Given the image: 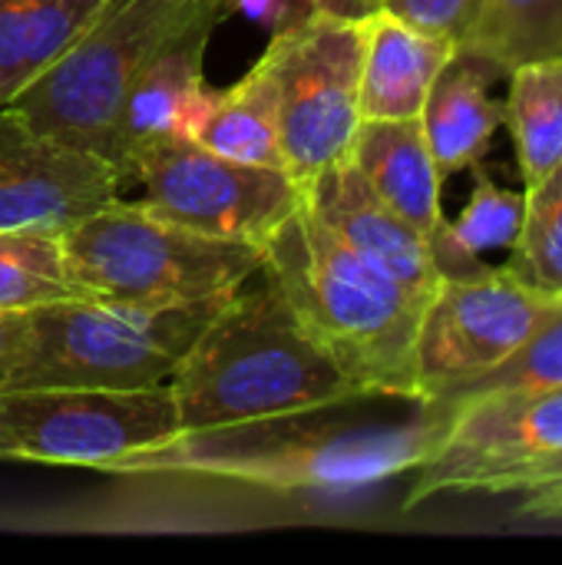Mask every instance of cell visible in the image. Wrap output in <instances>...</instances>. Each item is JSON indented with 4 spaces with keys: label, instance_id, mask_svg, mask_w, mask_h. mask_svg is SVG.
Returning <instances> with one entry per match:
<instances>
[{
    "label": "cell",
    "instance_id": "6da1fadb",
    "mask_svg": "<svg viewBox=\"0 0 562 565\" xmlns=\"http://www.w3.org/2000/svg\"><path fill=\"white\" fill-rule=\"evenodd\" d=\"M179 437H205L364 401L344 371L301 331L278 285L255 271L238 285L169 377Z\"/></svg>",
    "mask_w": 562,
    "mask_h": 565
},
{
    "label": "cell",
    "instance_id": "7a4b0ae2",
    "mask_svg": "<svg viewBox=\"0 0 562 565\" xmlns=\"http://www.w3.org/2000/svg\"><path fill=\"white\" fill-rule=\"evenodd\" d=\"M265 275L301 331L361 397L421 404L417 331L424 301L351 252L301 202L265 245Z\"/></svg>",
    "mask_w": 562,
    "mask_h": 565
},
{
    "label": "cell",
    "instance_id": "3957f363",
    "mask_svg": "<svg viewBox=\"0 0 562 565\" xmlns=\"http://www.w3.org/2000/svg\"><path fill=\"white\" fill-rule=\"evenodd\" d=\"M450 411L417 404V417L358 434H265V427L179 437L136 454L109 473L209 477L275 493H348L414 473L441 444Z\"/></svg>",
    "mask_w": 562,
    "mask_h": 565
},
{
    "label": "cell",
    "instance_id": "277c9868",
    "mask_svg": "<svg viewBox=\"0 0 562 565\" xmlns=\"http://www.w3.org/2000/svg\"><path fill=\"white\" fill-rule=\"evenodd\" d=\"M229 13V0H106L66 53L7 106L33 129L109 162L116 116L136 79L185 36L215 33Z\"/></svg>",
    "mask_w": 562,
    "mask_h": 565
},
{
    "label": "cell",
    "instance_id": "5b68a950",
    "mask_svg": "<svg viewBox=\"0 0 562 565\" xmlns=\"http://www.w3.org/2000/svg\"><path fill=\"white\" fill-rule=\"evenodd\" d=\"M63 248L86 298L139 308L225 298L265 262V248L192 232L142 199L79 218L63 232Z\"/></svg>",
    "mask_w": 562,
    "mask_h": 565
},
{
    "label": "cell",
    "instance_id": "8992f818",
    "mask_svg": "<svg viewBox=\"0 0 562 565\" xmlns=\"http://www.w3.org/2000/svg\"><path fill=\"white\" fill-rule=\"evenodd\" d=\"M222 301L139 308L73 298L33 308L23 315V341L7 387L166 384Z\"/></svg>",
    "mask_w": 562,
    "mask_h": 565
},
{
    "label": "cell",
    "instance_id": "52a82bcc",
    "mask_svg": "<svg viewBox=\"0 0 562 565\" xmlns=\"http://www.w3.org/2000/svg\"><path fill=\"white\" fill-rule=\"evenodd\" d=\"M444 407L447 430L414 470L404 510L437 497H507L520 516L562 520V391Z\"/></svg>",
    "mask_w": 562,
    "mask_h": 565
},
{
    "label": "cell",
    "instance_id": "ba28073f",
    "mask_svg": "<svg viewBox=\"0 0 562 565\" xmlns=\"http://www.w3.org/2000/svg\"><path fill=\"white\" fill-rule=\"evenodd\" d=\"M169 381L152 387H7L0 391V460L50 467L116 463L179 440Z\"/></svg>",
    "mask_w": 562,
    "mask_h": 565
},
{
    "label": "cell",
    "instance_id": "9c48e42d",
    "mask_svg": "<svg viewBox=\"0 0 562 565\" xmlns=\"http://www.w3.org/2000/svg\"><path fill=\"white\" fill-rule=\"evenodd\" d=\"M364 20L305 10L272 30L258 63L268 70L278 103V129L288 172L298 182L348 159L361 126Z\"/></svg>",
    "mask_w": 562,
    "mask_h": 565
},
{
    "label": "cell",
    "instance_id": "30bf717a",
    "mask_svg": "<svg viewBox=\"0 0 562 565\" xmlns=\"http://www.w3.org/2000/svg\"><path fill=\"white\" fill-rule=\"evenodd\" d=\"M129 179L142 185L146 205L185 228L258 248L305 202V182L288 169L238 162L195 139H166L146 149Z\"/></svg>",
    "mask_w": 562,
    "mask_h": 565
},
{
    "label": "cell",
    "instance_id": "8fae6325",
    "mask_svg": "<svg viewBox=\"0 0 562 565\" xmlns=\"http://www.w3.org/2000/svg\"><path fill=\"white\" fill-rule=\"evenodd\" d=\"M560 305L562 295L537 291L507 268L441 278L417 331L421 404L444 401L507 361Z\"/></svg>",
    "mask_w": 562,
    "mask_h": 565
},
{
    "label": "cell",
    "instance_id": "7c38bea8",
    "mask_svg": "<svg viewBox=\"0 0 562 565\" xmlns=\"http://www.w3.org/2000/svg\"><path fill=\"white\" fill-rule=\"evenodd\" d=\"M119 172L96 152L33 129L0 106V232H66L119 199Z\"/></svg>",
    "mask_w": 562,
    "mask_h": 565
},
{
    "label": "cell",
    "instance_id": "4fadbf2b",
    "mask_svg": "<svg viewBox=\"0 0 562 565\" xmlns=\"http://www.w3.org/2000/svg\"><path fill=\"white\" fill-rule=\"evenodd\" d=\"M305 205L368 265L394 278L424 305L441 285L431 242L407 225L358 172L351 159L305 182Z\"/></svg>",
    "mask_w": 562,
    "mask_h": 565
},
{
    "label": "cell",
    "instance_id": "5bb4252c",
    "mask_svg": "<svg viewBox=\"0 0 562 565\" xmlns=\"http://www.w3.org/2000/svg\"><path fill=\"white\" fill-rule=\"evenodd\" d=\"M209 40L212 33H192L169 46L126 93L109 142V162L123 182L132 175V166L146 149L166 139L195 136V126L212 96L202 76Z\"/></svg>",
    "mask_w": 562,
    "mask_h": 565
},
{
    "label": "cell",
    "instance_id": "9a60e30c",
    "mask_svg": "<svg viewBox=\"0 0 562 565\" xmlns=\"http://www.w3.org/2000/svg\"><path fill=\"white\" fill-rule=\"evenodd\" d=\"M457 43L378 7L364 17L361 119H414Z\"/></svg>",
    "mask_w": 562,
    "mask_h": 565
},
{
    "label": "cell",
    "instance_id": "2e32d148",
    "mask_svg": "<svg viewBox=\"0 0 562 565\" xmlns=\"http://www.w3.org/2000/svg\"><path fill=\"white\" fill-rule=\"evenodd\" d=\"M348 159L368 185L427 242L447 225L441 205V172L431 156L424 122L414 119H361Z\"/></svg>",
    "mask_w": 562,
    "mask_h": 565
},
{
    "label": "cell",
    "instance_id": "e0dca14e",
    "mask_svg": "<svg viewBox=\"0 0 562 565\" xmlns=\"http://www.w3.org/2000/svg\"><path fill=\"white\" fill-rule=\"evenodd\" d=\"M497 70L464 50L441 70L424 103L421 122L441 179L480 166L503 126V103L490 96Z\"/></svg>",
    "mask_w": 562,
    "mask_h": 565
},
{
    "label": "cell",
    "instance_id": "ac0fdd59",
    "mask_svg": "<svg viewBox=\"0 0 562 565\" xmlns=\"http://www.w3.org/2000/svg\"><path fill=\"white\" fill-rule=\"evenodd\" d=\"M106 0H0V106L13 103L96 20Z\"/></svg>",
    "mask_w": 562,
    "mask_h": 565
},
{
    "label": "cell",
    "instance_id": "d6986e66",
    "mask_svg": "<svg viewBox=\"0 0 562 565\" xmlns=\"http://www.w3.org/2000/svg\"><path fill=\"white\" fill-rule=\"evenodd\" d=\"M192 139L238 162L288 169L268 70L255 63L235 86H229L225 93H212Z\"/></svg>",
    "mask_w": 562,
    "mask_h": 565
},
{
    "label": "cell",
    "instance_id": "ffe728a7",
    "mask_svg": "<svg viewBox=\"0 0 562 565\" xmlns=\"http://www.w3.org/2000/svg\"><path fill=\"white\" fill-rule=\"evenodd\" d=\"M470 172H474L470 202L454 222H447L431 238V255L441 278L487 275L490 265H484L480 258L487 252H510L520 238L523 205H527L523 192L494 182L480 166H474Z\"/></svg>",
    "mask_w": 562,
    "mask_h": 565
},
{
    "label": "cell",
    "instance_id": "44dd1931",
    "mask_svg": "<svg viewBox=\"0 0 562 565\" xmlns=\"http://www.w3.org/2000/svg\"><path fill=\"white\" fill-rule=\"evenodd\" d=\"M460 50L490 63L497 76L562 60V0H480Z\"/></svg>",
    "mask_w": 562,
    "mask_h": 565
},
{
    "label": "cell",
    "instance_id": "7402d4cb",
    "mask_svg": "<svg viewBox=\"0 0 562 565\" xmlns=\"http://www.w3.org/2000/svg\"><path fill=\"white\" fill-rule=\"evenodd\" d=\"M503 126L513 136L523 182H537L562 162V60H540L510 73Z\"/></svg>",
    "mask_w": 562,
    "mask_h": 565
},
{
    "label": "cell",
    "instance_id": "603a6c76",
    "mask_svg": "<svg viewBox=\"0 0 562 565\" xmlns=\"http://www.w3.org/2000/svg\"><path fill=\"white\" fill-rule=\"evenodd\" d=\"M86 298L73 278L63 232L3 228L0 232V311L26 315L53 301Z\"/></svg>",
    "mask_w": 562,
    "mask_h": 565
},
{
    "label": "cell",
    "instance_id": "cb8c5ba5",
    "mask_svg": "<svg viewBox=\"0 0 562 565\" xmlns=\"http://www.w3.org/2000/svg\"><path fill=\"white\" fill-rule=\"evenodd\" d=\"M523 225L503 265L517 281L562 295V162L523 189Z\"/></svg>",
    "mask_w": 562,
    "mask_h": 565
},
{
    "label": "cell",
    "instance_id": "d4e9b609",
    "mask_svg": "<svg viewBox=\"0 0 562 565\" xmlns=\"http://www.w3.org/2000/svg\"><path fill=\"white\" fill-rule=\"evenodd\" d=\"M543 391H562V305L507 361L431 404H464L477 397H517Z\"/></svg>",
    "mask_w": 562,
    "mask_h": 565
},
{
    "label": "cell",
    "instance_id": "484cf974",
    "mask_svg": "<svg viewBox=\"0 0 562 565\" xmlns=\"http://www.w3.org/2000/svg\"><path fill=\"white\" fill-rule=\"evenodd\" d=\"M381 7L421 30L454 40L460 50V43L467 40V33L474 26L480 0H381Z\"/></svg>",
    "mask_w": 562,
    "mask_h": 565
},
{
    "label": "cell",
    "instance_id": "4316f807",
    "mask_svg": "<svg viewBox=\"0 0 562 565\" xmlns=\"http://www.w3.org/2000/svg\"><path fill=\"white\" fill-rule=\"evenodd\" d=\"M229 3H232V10H238L272 30H278V26L291 23L295 17H301L305 10H311V0H229Z\"/></svg>",
    "mask_w": 562,
    "mask_h": 565
},
{
    "label": "cell",
    "instance_id": "83f0119b",
    "mask_svg": "<svg viewBox=\"0 0 562 565\" xmlns=\"http://www.w3.org/2000/svg\"><path fill=\"white\" fill-rule=\"evenodd\" d=\"M20 341H23V315L0 311V391L10 381V371L20 354Z\"/></svg>",
    "mask_w": 562,
    "mask_h": 565
},
{
    "label": "cell",
    "instance_id": "f1b7e54d",
    "mask_svg": "<svg viewBox=\"0 0 562 565\" xmlns=\"http://www.w3.org/2000/svg\"><path fill=\"white\" fill-rule=\"evenodd\" d=\"M378 7H381V0H311V10H325V13L351 17V20H364Z\"/></svg>",
    "mask_w": 562,
    "mask_h": 565
}]
</instances>
